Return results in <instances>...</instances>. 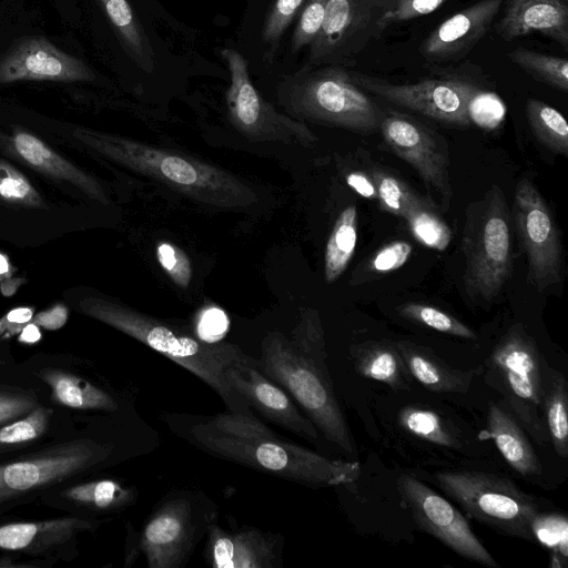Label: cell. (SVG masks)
<instances>
[{"instance_id": "8fae6325", "label": "cell", "mask_w": 568, "mask_h": 568, "mask_svg": "<svg viewBox=\"0 0 568 568\" xmlns=\"http://www.w3.org/2000/svg\"><path fill=\"white\" fill-rule=\"evenodd\" d=\"M230 72L225 94L227 113L233 125L252 140H278L312 143L315 134L301 121L280 113L254 87L245 57L233 48L220 51Z\"/></svg>"}, {"instance_id": "836d02e7", "label": "cell", "mask_w": 568, "mask_h": 568, "mask_svg": "<svg viewBox=\"0 0 568 568\" xmlns=\"http://www.w3.org/2000/svg\"><path fill=\"white\" fill-rule=\"evenodd\" d=\"M508 58L535 79L562 92L568 91L567 59L525 48L510 51Z\"/></svg>"}, {"instance_id": "8d00e7d4", "label": "cell", "mask_w": 568, "mask_h": 568, "mask_svg": "<svg viewBox=\"0 0 568 568\" xmlns=\"http://www.w3.org/2000/svg\"><path fill=\"white\" fill-rule=\"evenodd\" d=\"M449 0H374L375 33L437 10Z\"/></svg>"}, {"instance_id": "cb8c5ba5", "label": "cell", "mask_w": 568, "mask_h": 568, "mask_svg": "<svg viewBox=\"0 0 568 568\" xmlns=\"http://www.w3.org/2000/svg\"><path fill=\"white\" fill-rule=\"evenodd\" d=\"M409 373L425 388L436 393H465L468 390L473 372L453 368L429 348L409 341L395 342Z\"/></svg>"}, {"instance_id": "f546056e", "label": "cell", "mask_w": 568, "mask_h": 568, "mask_svg": "<svg viewBox=\"0 0 568 568\" xmlns=\"http://www.w3.org/2000/svg\"><path fill=\"white\" fill-rule=\"evenodd\" d=\"M357 243V210L345 207L338 215L327 240L324 254V277L335 282L346 270Z\"/></svg>"}, {"instance_id": "30bf717a", "label": "cell", "mask_w": 568, "mask_h": 568, "mask_svg": "<svg viewBox=\"0 0 568 568\" xmlns=\"http://www.w3.org/2000/svg\"><path fill=\"white\" fill-rule=\"evenodd\" d=\"M118 445L78 438L45 448L24 459L0 465V501L67 480L110 464Z\"/></svg>"}, {"instance_id": "11a10c76", "label": "cell", "mask_w": 568, "mask_h": 568, "mask_svg": "<svg viewBox=\"0 0 568 568\" xmlns=\"http://www.w3.org/2000/svg\"><path fill=\"white\" fill-rule=\"evenodd\" d=\"M3 331H6V328H4L3 318H1V320H0V336H1V334L3 333Z\"/></svg>"}, {"instance_id": "d590c367", "label": "cell", "mask_w": 568, "mask_h": 568, "mask_svg": "<svg viewBox=\"0 0 568 568\" xmlns=\"http://www.w3.org/2000/svg\"><path fill=\"white\" fill-rule=\"evenodd\" d=\"M52 409L36 406L24 416L0 426V452L30 445L45 434Z\"/></svg>"}, {"instance_id": "277c9868", "label": "cell", "mask_w": 568, "mask_h": 568, "mask_svg": "<svg viewBox=\"0 0 568 568\" xmlns=\"http://www.w3.org/2000/svg\"><path fill=\"white\" fill-rule=\"evenodd\" d=\"M78 307L84 315L133 337L194 374L219 395L226 410L253 413L225 378L226 367L242 353L239 346L205 342L173 324L103 297H84Z\"/></svg>"}, {"instance_id": "ab89813d", "label": "cell", "mask_w": 568, "mask_h": 568, "mask_svg": "<svg viewBox=\"0 0 568 568\" xmlns=\"http://www.w3.org/2000/svg\"><path fill=\"white\" fill-rule=\"evenodd\" d=\"M0 199L11 205L42 207L43 199L29 179L18 169L0 159Z\"/></svg>"}, {"instance_id": "816d5d0a", "label": "cell", "mask_w": 568, "mask_h": 568, "mask_svg": "<svg viewBox=\"0 0 568 568\" xmlns=\"http://www.w3.org/2000/svg\"><path fill=\"white\" fill-rule=\"evenodd\" d=\"M41 338V334L39 331V326L32 323H27L21 329H20V336L19 341L22 343H37Z\"/></svg>"}, {"instance_id": "5b68a950", "label": "cell", "mask_w": 568, "mask_h": 568, "mask_svg": "<svg viewBox=\"0 0 568 568\" xmlns=\"http://www.w3.org/2000/svg\"><path fill=\"white\" fill-rule=\"evenodd\" d=\"M277 95L295 118L362 134L377 131L384 115L342 65L303 64L281 79Z\"/></svg>"}, {"instance_id": "7bdbcfd3", "label": "cell", "mask_w": 568, "mask_h": 568, "mask_svg": "<svg viewBox=\"0 0 568 568\" xmlns=\"http://www.w3.org/2000/svg\"><path fill=\"white\" fill-rule=\"evenodd\" d=\"M328 0H308L300 13L291 40V53L310 47L317 37Z\"/></svg>"}, {"instance_id": "ee69618b", "label": "cell", "mask_w": 568, "mask_h": 568, "mask_svg": "<svg viewBox=\"0 0 568 568\" xmlns=\"http://www.w3.org/2000/svg\"><path fill=\"white\" fill-rule=\"evenodd\" d=\"M506 114L504 102L493 92L483 89L474 95L468 105L470 123L485 130L496 129Z\"/></svg>"}, {"instance_id": "74e56055", "label": "cell", "mask_w": 568, "mask_h": 568, "mask_svg": "<svg viewBox=\"0 0 568 568\" xmlns=\"http://www.w3.org/2000/svg\"><path fill=\"white\" fill-rule=\"evenodd\" d=\"M399 315L448 335L475 339V332L453 315L428 304L408 302L397 307Z\"/></svg>"}, {"instance_id": "f35d334b", "label": "cell", "mask_w": 568, "mask_h": 568, "mask_svg": "<svg viewBox=\"0 0 568 568\" xmlns=\"http://www.w3.org/2000/svg\"><path fill=\"white\" fill-rule=\"evenodd\" d=\"M372 181L382 210L402 219L422 197L405 182L383 170H374Z\"/></svg>"}, {"instance_id": "681fc988", "label": "cell", "mask_w": 568, "mask_h": 568, "mask_svg": "<svg viewBox=\"0 0 568 568\" xmlns=\"http://www.w3.org/2000/svg\"><path fill=\"white\" fill-rule=\"evenodd\" d=\"M68 318V311L63 305L53 306L47 311L32 316L29 323L47 329H58L64 325Z\"/></svg>"}, {"instance_id": "52a82bcc", "label": "cell", "mask_w": 568, "mask_h": 568, "mask_svg": "<svg viewBox=\"0 0 568 568\" xmlns=\"http://www.w3.org/2000/svg\"><path fill=\"white\" fill-rule=\"evenodd\" d=\"M486 366L487 383L501 394L506 408L538 445L547 444L544 394L549 367L523 325L507 331Z\"/></svg>"}, {"instance_id": "603a6c76", "label": "cell", "mask_w": 568, "mask_h": 568, "mask_svg": "<svg viewBox=\"0 0 568 568\" xmlns=\"http://www.w3.org/2000/svg\"><path fill=\"white\" fill-rule=\"evenodd\" d=\"M496 31L505 41L540 33L568 45V0H509Z\"/></svg>"}, {"instance_id": "44dd1931", "label": "cell", "mask_w": 568, "mask_h": 568, "mask_svg": "<svg viewBox=\"0 0 568 568\" xmlns=\"http://www.w3.org/2000/svg\"><path fill=\"white\" fill-rule=\"evenodd\" d=\"M100 523L80 517H62L2 525L0 550L53 557L70 547L79 534L94 529Z\"/></svg>"}, {"instance_id": "ac0fdd59", "label": "cell", "mask_w": 568, "mask_h": 568, "mask_svg": "<svg viewBox=\"0 0 568 568\" xmlns=\"http://www.w3.org/2000/svg\"><path fill=\"white\" fill-rule=\"evenodd\" d=\"M94 79L95 74L87 63L42 37L26 38L0 58V83L79 82Z\"/></svg>"}, {"instance_id": "f907efd6", "label": "cell", "mask_w": 568, "mask_h": 568, "mask_svg": "<svg viewBox=\"0 0 568 568\" xmlns=\"http://www.w3.org/2000/svg\"><path fill=\"white\" fill-rule=\"evenodd\" d=\"M346 183L359 195L371 200H377L376 187L366 173L354 171L347 174Z\"/></svg>"}, {"instance_id": "1f68e13d", "label": "cell", "mask_w": 568, "mask_h": 568, "mask_svg": "<svg viewBox=\"0 0 568 568\" xmlns=\"http://www.w3.org/2000/svg\"><path fill=\"white\" fill-rule=\"evenodd\" d=\"M526 115L536 139L555 153L568 155V124L554 106L537 99H528Z\"/></svg>"}, {"instance_id": "6da1fadb", "label": "cell", "mask_w": 568, "mask_h": 568, "mask_svg": "<svg viewBox=\"0 0 568 568\" xmlns=\"http://www.w3.org/2000/svg\"><path fill=\"white\" fill-rule=\"evenodd\" d=\"M179 437L202 452L297 484L320 487L356 481L359 464L327 458L284 439L254 413H164Z\"/></svg>"}, {"instance_id": "db71d44e", "label": "cell", "mask_w": 568, "mask_h": 568, "mask_svg": "<svg viewBox=\"0 0 568 568\" xmlns=\"http://www.w3.org/2000/svg\"><path fill=\"white\" fill-rule=\"evenodd\" d=\"M12 273V267L6 255L0 253V281L7 280Z\"/></svg>"}, {"instance_id": "c3c4849f", "label": "cell", "mask_w": 568, "mask_h": 568, "mask_svg": "<svg viewBox=\"0 0 568 568\" xmlns=\"http://www.w3.org/2000/svg\"><path fill=\"white\" fill-rule=\"evenodd\" d=\"M227 328V315L220 307L210 306L200 313L196 325V335L201 339L215 343L225 335Z\"/></svg>"}, {"instance_id": "4dcf8cb0", "label": "cell", "mask_w": 568, "mask_h": 568, "mask_svg": "<svg viewBox=\"0 0 568 568\" xmlns=\"http://www.w3.org/2000/svg\"><path fill=\"white\" fill-rule=\"evenodd\" d=\"M567 403L566 378L561 373L549 368L544 394L545 420L550 442L562 458L568 456Z\"/></svg>"}, {"instance_id": "e0dca14e", "label": "cell", "mask_w": 568, "mask_h": 568, "mask_svg": "<svg viewBox=\"0 0 568 568\" xmlns=\"http://www.w3.org/2000/svg\"><path fill=\"white\" fill-rule=\"evenodd\" d=\"M374 34V0H328L321 30L308 47L304 64H345Z\"/></svg>"}, {"instance_id": "ffe728a7", "label": "cell", "mask_w": 568, "mask_h": 568, "mask_svg": "<svg viewBox=\"0 0 568 568\" xmlns=\"http://www.w3.org/2000/svg\"><path fill=\"white\" fill-rule=\"evenodd\" d=\"M504 0H480L437 26L420 45L422 54L433 61L465 55L488 32Z\"/></svg>"}, {"instance_id": "7c38bea8", "label": "cell", "mask_w": 568, "mask_h": 568, "mask_svg": "<svg viewBox=\"0 0 568 568\" xmlns=\"http://www.w3.org/2000/svg\"><path fill=\"white\" fill-rule=\"evenodd\" d=\"M513 217L528 260V280L544 292L558 284L562 274V245L554 215L532 182H518Z\"/></svg>"}, {"instance_id": "83f0119b", "label": "cell", "mask_w": 568, "mask_h": 568, "mask_svg": "<svg viewBox=\"0 0 568 568\" xmlns=\"http://www.w3.org/2000/svg\"><path fill=\"white\" fill-rule=\"evenodd\" d=\"M113 26L123 49L144 72L152 73L156 65L154 50L139 18L128 0H99Z\"/></svg>"}, {"instance_id": "9c48e42d", "label": "cell", "mask_w": 568, "mask_h": 568, "mask_svg": "<svg viewBox=\"0 0 568 568\" xmlns=\"http://www.w3.org/2000/svg\"><path fill=\"white\" fill-rule=\"evenodd\" d=\"M435 478L477 521L506 535L535 541L531 525L539 513L538 506L509 479L478 470H443L436 473Z\"/></svg>"}, {"instance_id": "7a4b0ae2", "label": "cell", "mask_w": 568, "mask_h": 568, "mask_svg": "<svg viewBox=\"0 0 568 568\" xmlns=\"http://www.w3.org/2000/svg\"><path fill=\"white\" fill-rule=\"evenodd\" d=\"M326 358L321 322L311 314L291 338L277 332L266 335L257 364L298 404L326 440L353 455L349 427L336 398Z\"/></svg>"}, {"instance_id": "bcb514c9", "label": "cell", "mask_w": 568, "mask_h": 568, "mask_svg": "<svg viewBox=\"0 0 568 568\" xmlns=\"http://www.w3.org/2000/svg\"><path fill=\"white\" fill-rule=\"evenodd\" d=\"M38 405L32 392L0 387V426L24 416Z\"/></svg>"}, {"instance_id": "4fadbf2b", "label": "cell", "mask_w": 568, "mask_h": 568, "mask_svg": "<svg viewBox=\"0 0 568 568\" xmlns=\"http://www.w3.org/2000/svg\"><path fill=\"white\" fill-rule=\"evenodd\" d=\"M351 74L359 88L387 102L459 126L471 124L468 105L481 90L462 79H430L417 83L394 84L359 72Z\"/></svg>"}, {"instance_id": "b9f144b4", "label": "cell", "mask_w": 568, "mask_h": 568, "mask_svg": "<svg viewBox=\"0 0 568 568\" xmlns=\"http://www.w3.org/2000/svg\"><path fill=\"white\" fill-rule=\"evenodd\" d=\"M535 541L567 560L568 521L565 515L538 513L531 525Z\"/></svg>"}, {"instance_id": "f1b7e54d", "label": "cell", "mask_w": 568, "mask_h": 568, "mask_svg": "<svg viewBox=\"0 0 568 568\" xmlns=\"http://www.w3.org/2000/svg\"><path fill=\"white\" fill-rule=\"evenodd\" d=\"M63 496L95 511L118 513L134 505L139 493L133 486L105 478L71 486Z\"/></svg>"}, {"instance_id": "e575fe53", "label": "cell", "mask_w": 568, "mask_h": 568, "mask_svg": "<svg viewBox=\"0 0 568 568\" xmlns=\"http://www.w3.org/2000/svg\"><path fill=\"white\" fill-rule=\"evenodd\" d=\"M398 422L409 434L448 448L459 446L453 429L435 412L422 407H405L399 412Z\"/></svg>"}, {"instance_id": "60d3db41", "label": "cell", "mask_w": 568, "mask_h": 568, "mask_svg": "<svg viewBox=\"0 0 568 568\" xmlns=\"http://www.w3.org/2000/svg\"><path fill=\"white\" fill-rule=\"evenodd\" d=\"M306 0H275L263 23L262 41L266 47V57L272 60L283 34L288 29Z\"/></svg>"}, {"instance_id": "3957f363", "label": "cell", "mask_w": 568, "mask_h": 568, "mask_svg": "<svg viewBox=\"0 0 568 568\" xmlns=\"http://www.w3.org/2000/svg\"><path fill=\"white\" fill-rule=\"evenodd\" d=\"M72 135L99 155L207 205L236 209L256 201L255 192L236 176L190 155L87 128H77Z\"/></svg>"}, {"instance_id": "f6af8a7d", "label": "cell", "mask_w": 568, "mask_h": 568, "mask_svg": "<svg viewBox=\"0 0 568 568\" xmlns=\"http://www.w3.org/2000/svg\"><path fill=\"white\" fill-rule=\"evenodd\" d=\"M156 257L162 268L181 288H187L192 278V266L187 255L174 244L161 242Z\"/></svg>"}, {"instance_id": "ba28073f", "label": "cell", "mask_w": 568, "mask_h": 568, "mask_svg": "<svg viewBox=\"0 0 568 568\" xmlns=\"http://www.w3.org/2000/svg\"><path fill=\"white\" fill-rule=\"evenodd\" d=\"M217 515V506L203 491L172 490L145 519L138 537V551L149 568H182Z\"/></svg>"}, {"instance_id": "d4e9b609", "label": "cell", "mask_w": 568, "mask_h": 568, "mask_svg": "<svg viewBox=\"0 0 568 568\" xmlns=\"http://www.w3.org/2000/svg\"><path fill=\"white\" fill-rule=\"evenodd\" d=\"M487 429L505 460L520 475H540L539 459L524 428L513 414L499 404L490 403L487 412Z\"/></svg>"}, {"instance_id": "4316f807", "label": "cell", "mask_w": 568, "mask_h": 568, "mask_svg": "<svg viewBox=\"0 0 568 568\" xmlns=\"http://www.w3.org/2000/svg\"><path fill=\"white\" fill-rule=\"evenodd\" d=\"M357 372L379 381L394 389H407L408 371L395 342L369 341L358 344L353 351Z\"/></svg>"}, {"instance_id": "5bb4252c", "label": "cell", "mask_w": 568, "mask_h": 568, "mask_svg": "<svg viewBox=\"0 0 568 568\" xmlns=\"http://www.w3.org/2000/svg\"><path fill=\"white\" fill-rule=\"evenodd\" d=\"M398 491L416 525L459 556L490 568L497 561L473 532L466 518L444 497L416 477L402 474Z\"/></svg>"}, {"instance_id": "7dc6e473", "label": "cell", "mask_w": 568, "mask_h": 568, "mask_svg": "<svg viewBox=\"0 0 568 568\" xmlns=\"http://www.w3.org/2000/svg\"><path fill=\"white\" fill-rule=\"evenodd\" d=\"M412 254V245L406 241H394L376 252L368 267L374 273H388L400 268Z\"/></svg>"}, {"instance_id": "d6a6232c", "label": "cell", "mask_w": 568, "mask_h": 568, "mask_svg": "<svg viewBox=\"0 0 568 568\" xmlns=\"http://www.w3.org/2000/svg\"><path fill=\"white\" fill-rule=\"evenodd\" d=\"M404 220L420 244L437 251H444L449 245L452 231L430 201L420 197Z\"/></svg>"}, {"instance_id": "d6986e66", "label": "cell", "mask_w": 568, "mask_h": 568, "mask_svg": "<svg viewBox=\"0 0 568 568\" xmlns=\"http://www.w3.org/2000/svg\"><path fill=\"white\" fill-rule=\"evenodd\" d=\"M283 537L243 526L226 529L214 521L206 534L204 559L213 568H280Z\"/></svg>"}, {"instance_id": "f5cc1de1", "label": "cell", "mask_w": 568, "mask_h": 568, "mask_svg": "<svg viewBox=\"0 0 568 568\" xmlns=\"http://www.w3.org/2000/svg\"><path fill=\"white\" fill-rule=\"evenodd\" d=\"M53 561H30V562H23V561H14L10 557H3L0 559V568H13V567H43V566H51Z\"/></svg>"}, {"instance_id": "8992f818", "label": "cell", "mask_w": 568, "mask_h": 568, "mask_svg": "<svg viewBox=\"0 0 568 568\" xmlns=\"http://www.w3.org/2000/svg\"><path fill=\"white\" fill-rule=\"evenodd\" d=\"M511 213L505 194L493 184L484 197L466 209L462 248L464 286L469 297L490 302L498 296L513 268Z\"/></svg>"}, {"instance_id": "7402d4cb", "label": "cell", "mask_w": 568, "mask_h": 568, "mask_svg": "<svg viewBox=\"0 0 568 568\" xmlns=\"http://www.w3.org/2000/svg\"><path fill=\"white\" fill-rule=\"evenodd\" d=\"M2 148L50 179L72 184L89 197L109 204L102 185L93 176L68 161L34 134L16 129L10 136L3 139Z\"/></svg>"}, {"instance_id": "9a60e30c", "label": "cell", "mask_w": 568, "mask_h": 568, "mask_svg": "<svg viewBox=\"0 0 568 568\" xmlns=\"http://www.w3.org/2000/svg\"><path fill=\"white\" fill-rule=\"evenodd\" d=\"M378 130L390 150L416 170L447 210L453 192L442 139L423 123L397 112L384 113Z\"/></svg>"}, {"instance_id": "2e32d148", "label": "cell", "mask_w": 568, "mask_h": 568, "mask_svg": "<svg viewBox=\"0 0 568 568\" xmlns=\"http://www.w3.org/2000/svg\"><path fill=\"white\" fill-rule=\"evenodd\" d=\"M225 378L252 410L303 439H318L320 433L312 420L281 386L260 369L256 358L242 352L226 367Z\"/></svg>"}, {"instance_id": "484cf974", "label": "cell", "mask_w": 568, "mask_h": 568, "mask_svg": "<svg viewBox=\"0 0 568 568\" xmlns=\"http://www.w3.org/2000/svg\"><path fill=\"white\" fill-rule=\"evenodd\" d=\"M37 375L50 387L52 399L67 407L106 413H115L121 408L119 398L111 392L74 374L44 368Z\"/></svg>"}]
</instances>
